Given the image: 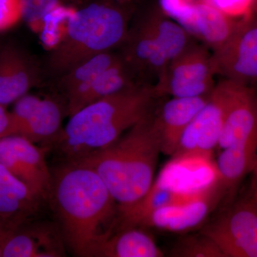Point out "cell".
Segmentation results:
<instances>
[{
    "instance_id": "obj_2",
    "label": "cell",
    "mask_w": 257,
    "mask_h": 257,
    "mask_svg": "<svg viewBox=\"0 0 257 257\" xmlns=\"http://www.w3.org/2000/svg\"><path fill=\"white\" fill-rule=\"evenodd\" d=\"M158 96L150 84H135L101 98L70 116L50 147L62 163L76 162L103 150L154 110Z\"/></svg>"
},
{
    "instance_id": "obj_28",
    "label": "cell",
    "mask_w": 257,
    "mask_h": 257,
    "mask_svg": "<svg viewBox=\"0 0 257 257\" xmlns=\"http://www.w3.org/2000/svg\"><path fill=\"white\" fill-rule=\"evenodd\" d=\"M194 5L189 0H160L161 9L164 14L182 27L190 18Z\"/></svg>"
},
{
    "instance_id": "obj_5",
    "label": "cell",
    "mask_w": 257,
    "mask_h": 257,
    "mask_svg": "<svg viewBox=\"0 0 257 257\" xmlns=\"http://www.w3.org/2000/svg\"><path fill=\"white\" fill-rule=\"evenodd\" d=\"M200 232L217 245L224 257H257V202L247 195Z\"/></svg>"
},
{
    "instance_id": "obj_33",
    "label": "cell",
    "mask_w": 257,
    "mask_h": 257,
    "mask_svg": "<svg viewBox=\"0 0 257 257\" xmlns=\"http://www.w3.org/2000/svg\"><path fill=\"white\" fill-rule=\"evenodd\" d=\"M251 175L252 176V178H251V183L248 196L257 202V162Z\"/></svg>"
},
{
    "instance_id": "obj_18",
    "label": "cell",
    "mask_w": 257,
    "mask_h": 257,
    "mask_svg": "<svg viewBox=\"0 0 257 257\" xmlns=\"http://www.w3.org/2000/svg\"><path fill=\"white\" fill-rule=\"evenodd\" d=\"M125 40L127 45L121 57L128 68L133 73L138 72L147 78L154 79L156 84L170 62L164 51L140 25Z\"/></svg>"
},
{
    "instance_id": "obj_30",
    "label": "cell",
    "mask_w": 257,
    "mask_h": 257,
    "mask_svg": "<svg viewBox=\"0 0 257 257\" xmlns=\"http://www.w3.org/2000/svg\"><path fill=\"white\" fill-rule=\"evenodd\" d=\"M22 20L21 0H0V32L11 30Z\"/></svg>"
},
{
    "instance_id": "obj_1",
    "label": "cell",
    "mask_w": 257,
    "mask_h": 257,
    "mask_svg": "<svg viewBox=\"0 0 257 257\" xmlns=\"http://www.w3.org/2000/svg\"><path fill=\"white\" fill-rule=\"evenodd\" d=\"M47 201L65 245L75 256H96L118 225L119 206L95 171L62 163L52 172Z\"/></svg>"
},
{
    "instance_id": "obj_34",
    "label": "cell",
    "mask_w": 257,
    "mask_h": 257,
    "mask_svg": "<svg viewBox=\"0 0 257 257\" xmlns=\"http://www.w3.org/2000/svg\"><path fill=\"white\" fill-rule=\"evenodd\" d=\"M256 10H257V0H255L254 11H256Z\"/></svg>"
},
{
    "instance_id": "obj_24",
    "label": "cell",
    "mask_w": 257,
    "mask_h": 257,
    "mask_svg": "<svg viewBox=\"0 0 257 257\" xmlns=\"http://www.w3.org/2000/svg\"><path fill=\"white\" fill-rule=\"evenodd\" d=\"M170 254L177 257H224L217 245L201 232L181 238L174 245Z\"/></svg>"
},
{
    "instance_id": "obj_10",
    "label": "cell",
    "mask_w": 257,
    "mask_h": 257,
    "mask_svg": "<svg viewBox=\"0 0 257 257\" xmlns=\"http://www.w3.org/2000/svg\"><path fill=\"white\" fill-rule=\"evenodd\" d=\"M10 112V135L23 137L35 144H45V149L62 131V109L52 99L26 94L15 101Z\"/></svg>"
},
{
    "instance_id": "obj_25",
    "label": "cell",
    "mask_w": 257,
    "mask_h": 257,
    "mask_svg": "<svg viewBox=\"0 0 257 257\" xmlns=\"http://www.w3.org/2000/svg\"><path fill=\"white\" fill-rule=\"evenodd\" d=\"M0 187L23 203L34 211L38 207V199L23 182L17 178L4 165L0 163Z\"/></svg>"
},
{
    "instance_id": "obj_15",
    "label": "cell",
    "mask_w": 257,
    "mask_h": 257,
    "mask_svg": "<svg viewBox=\"0 0 257 257\" xmlns=\"http://www.w3.org/2000/svg\"><path fill=\"white\" fill-rule=\"evenodd\" d=\"M210 94L172 97L155 110L154 119L160 135L162 153L171 157L175 154L184 130L206 104Z\"/></svg>"
},
{
    "instance_id": "obj_32",
    "label": "cell",
    "mask_w": 257,
    "mask_h": 257,
    "mask_svg": "<svg viewBox=\"0 0 257 257\" xmlns=\"http://www.w3.org/2000/svg\"><path fill=\"white\" fill-rule=\"evenodd\" d=\"M10 112L7 110L6 106L0 104V139L10 136Z\"/></svg>"
},
{
    "instance_id": "obj_4",
    "label": "cell",
    "mask_w": 257,
    "mask_h": 257,
    "mask_svg": "<svg viewBox=\"0 0 257 257\" xmlns=\"http://www.w3.org/2000/svg\"><path fill=\"white\" fill-rule=\"evenodd\" d=\"M128 35L125 16L110 5L92 3L69 15L67 28L50 57V66L63 75L91 57L110 52Z\"/></svg>"
},
{
    "instance_id": "obj_7",
    "label": "cell",
    "mask_w": 257,
    "mask_h": 257,
    "mask_svg": "<svg viewBox=\"0 0 257 257\" xmlns=\"http://www.w3.org/2000/svg\"><path fill=\"white\" fill-rule=\"evenodd\" d=\"M231 82L216 84L206 104L194 116L179 140L174 160L209 155L219 145L231 96Z\"/></svg>"
},
{
    "instance_id": "obj_35",
    "label": "cell",
    "mask_w": 257,
    "mask_h": 257,
    "mask_svg": "<svg viewBox=\"0 0 257 257\" xmlns=\"http://www.w3.org/2000/svg\"><path fill=\"white\" fill-rule=\"evenodd\" d=\"M115 1H123V0H115Z\"/></svg>"
},
{
    "instance_id": "obj_22",
    "label": "cell",
    "mask_w": 257,
    "mask_h": 257,
    "mask_svg": "<svg viewBox=\"0 0 257 257\" xmlns=\"http://www.w3.org/2000/svg\"><path fill=\"white\" fill-rule=\"evenodd\" d=\"M140 25L155 39L170 62L194 44L188 32L165 14L152 13Z\"/></svg>"
},
{
    "instance_id": "obj_8",
    "label": "cell",
    "mask_w": 257,
    "mask_h": 257,
    "mask_svg": "<svg viewBox=\"0 0 257 257\" xmlns=\"http://www.w3.org/2000/svg\"><path fill=\"white\" fill-rule=\"evenodd\" d=\"M45 151L46 149L18 135L0 139V163L38 199L47 201L52 174L47 165Z\"/></svg>"
},
{
    "instance_id": "obj_11",
    "label": "cell",
    "mask_w": 257,
    "mask_h": 257,
    "mask_svg": "<svg viewBox=\"0 0 257 257\" xmlns=\"http://www.w3.org/2000/svg\"><path fill=\"white\" fill-rule=\"evenodd\" d=\"M231 82V96L218 145L220 150L257 143V88Z\"/></svg>"
},
{
    "instance_id": "obj_16",
    "label": "cell",
    "mask_w": 257,
    "mask_h": 257,
    "mask_svg": "<svg viewBox=\"0 0 257 257\" xmlns=\"http://www.w3.org/2000/svg\"><path fill=\"white\" fill-rule=\"evenodd\" d=\"M37 77L36 68L23 51L13 45L0 50V104L6 106L28 94Z\"/></svg>"
},
{
    "instance_id": "obj_6",
    "label": "cell",
    "mask_w": 257,
    "mask_h": 257,
    "mask_svg": "<svg viewBox=\"0 0 257 257\" xmlns=\"http://www.w3.org/2000/svg\"><path fill=\"white\" fill-rule=\"evenodd\" d=\"M211 54L206 47L192 44L169 62L153 86L157 96L196 97L210 94L215 87Z\"/></svg>"
},
{
    "instance_id": "obj_9",
    "label": "cell",
    "mask_w": 257,
    "mask_h": 257,
    "mask_svg": "<svg viewBox=\"0 0 257 257\" xmlns=\"http://www.w3.org/2000/svg\"><path fill=\"white\" fill-rule=\"evenodd\" d=\"M213 71L224 79L257 84V23L240 22L229 40L211 53Z\"/></svg>"
},
{
    "instance_id": "obj_21",
    "label": "cell",
    "mask_w": 257,
    "mask_h": 257,
    "mask_svg": "<svg viewBox=\"0 0 257 257\" xmlns=\"http://www.w3.org/2000/svg\"><path fill=\"white\" fill-rule=\"evenodd\" d=\"M220 150L216 160V178L225 194H232L256 165L257 143L231 145Z\"/></svg>"
},
{
    "instance_id": "obj_31",
    "label": "cell",
    "mask_w": 257,
    "mask_h": 257,
    "mask_svg": "<svg viewBox=\"0 0 257 257\" xmlns=\"http://www.w3.org/2000/svg\"><path fill=\"white\" fill-rule=\"evenodd\" d=\"M28 219L21 218H9L0 216V257L3 256V248L10 235L18 229L20 225Z\"/></svg>"
},
{
    "instance_id": "obj_19",
    "label": "cell",
    "mask_w": 257,
    "mask_h": 257,
    "mask_svg": "<svg viewBox=\"0 0 257 257\" xmlns=\"http://www.w3.org/2000/svg\"><path fill=\"white\" fill-rule=\"evenodd\" d=\"M239 23L209 3H200L195 5L194 13L185 30L214 51L229 40Z\"/></svg>"
},
{
    "instance_id": "obj_3",
    "label": "cell",
    "mask_w": 257,
    "mask_h": 257,
    "mask_svg": "<svg viewBox=\"0 0 257 257\" xmlns=\"http://www.w3.org/2000/svg\"><path fill=\"white\" fill-rule=\"evenodd\" d=\"M155 109L114 143L76 162L95 171L119 208L130 207L147 194L155 181L162 153Z\"/></svg>"
},
{
    "instance_id": "obj_12",
    "label": "cell",
    "mask_w": 257,
    "mask_h": 257,
    "mask_svg": "<svg viewBox=\"0 0 257 257\" xmlns=\"http://www.w3.org/2000/svg\"><path fill=\"white\" fill-rule=\"evenodd\" d=\"M217 178L211 182L200 197L182 205L171 206L154 211L141 226L156 228L171 232H184L199 226L211 209L224 195Z\"/></svg>"
},
{
    "instance_id": "obj_23",
    "label": "cell",
    "mask_w": 257,
    "mask_h": 257,
    "mask_svg": "<svg viewBox=\"0 0 257 257\" xmlns=\"http://www.w3.org/2000/svg\"><path fill=\"white\" fill-rule=\"evenodd\" d=\"M119 56L111 52H103L74 66L62 75V86L67 96L87 85L109 68Z\"/></svg>"
},
{
    "instance_id": "obj_20",
    "label": "cell",
    "mask_w": 257,
    "mask_h": 257,
    "mask_svg": "<svg viewBox=\"0 0 257 257\" xmlns=\"http://www.w3.org/2000/svg\"><path fill=\"white\" fill-rule=\"evenodd\" d=\"M153 237L139 226L115 230L98 250L96 257L165 256Z\"/></svg>"
},
{
    "instance_id": "obj_29",
    "label": "cell",
    "mask_w": 257,
    "mask_h": 257,
    "mask_svg": "<svg viewBox=\"0 0 257 257\" xmlns=\"http://www.w3.org/2000/svg\"><path fill=\"white\" fill-rule=\"evenodd\" d=\"M35 212L0 187V216L28 219Z\"/></svg>"
},
{
    "instance_id": "obj_13",
    "label": "cell",
    "mask_w": 257,
    "mask_h": 257,
    "mask_svg": "<svg viewBox=\"0 0 257 257\" xmlns=\"http://www.w3.org/2000/svg\"><path fill=\"white\" fill-rule=\"evenodd\" d=\"M63 236L58 225L28 224L15 230L3 248V257H60L65 256Z\"/></svg>"
},
{
    "instance_id": "obj_17",
    "label": "cell",
    "mask_w": 257,
    "mask_h": 257,
    "mask_svg": "<svg viewBox=\"0 0 257 257\" xmlns=\"http://www.w3.org/2000/svg\"><path fill=\"white\" fill-rule=\"evenodd\" d=\"M133 72L122 57H119L114 63L96 79L67 96V112L69 116L101 98L137 84L133 82Z\"/></svg>"
},
{
    "instance_id": "obj_14",
    "label": "cell",
    "mask_w": 257,
    "mask_h": 257,
    "mask_svg": "<svg viewBox=\"0 0 257 257\" xmlns=\"http://www.w3.org/2000/svg\"><path fill=\"white\" fill-rule=\"evenodd\" d=\"M209 184L194 190H184L170 183L163 177L155 179L143 199L130 207L119 208L117 229L139 226L154 211L171 206L187 204L200 197Z\"/></svg>"
},
{
    "instance_id": "obj_26",
    "label": "cell",
    "mask_w": 257,
    "mask_h": 257,
    "mask_svg": "<svg viewBox=\"0 0 257 257\" xmlns=\"http://www.w3.org/2000/svg\"><path fill=\"white\" fill-rule=\"evenodd\" d=\"M63 0H21L23 20L32 28L38 27L57 10Z\"/></svg>"
},
{
    "instance_id": "obj_27",
    "label": "cell",
    "mask_w": 257,
    "mask_h": 257,
    "mask_svg": "<svg viewBox=\"0 0 257 257\" xmlns=\"http://www.w3.org/2000/svg\"><path fill=\"white\" fill-rule=\"evenodd\" d=\"M207 3L234 20H251L254 12L255 0H207Z\"/></svg>"
}]
</instances>
